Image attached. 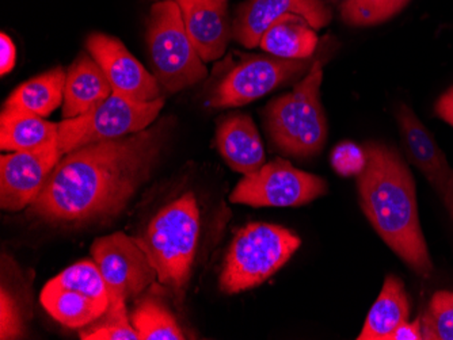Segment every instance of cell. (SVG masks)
Instances as JSON below:
<instances>
[{"mask_svg": "<svg viewBox=\"0 0 453 340\" xmlns=\"http://www.w3.org/2000/svg\"><path fill=\"white\" fill-rule=\"evenodd\" d=\"M86 48L105 72L114 94L144 103L162 98L157 79L137 62L119 38L93 33L86 40Z\"/></svg>", "mask_w": 453, "mask_h": 340, "instance_id": "13", "label": "cell"}, {"mask_svg": "<svg viewBox=\"0 0 453 340\" xmlns=\"http://www.w3.org/2000/svg\"><path fill=\"white\" fill-rule=\"evenodd\" d=\"M40 301L58 323L85 329L108 312L111 294L96 263L81 261L50 279Z\"/></svg>", "mask_w": 453, "mask_h": 340, "instance_id": "8", "label": "cell"}, {"mask_svg": "<svg viewBox=\"0 0 453 340\" xmlns=\"http://www.w3.org/2000/svg\"><path fill=\"white\" fill-rule=\"evenodd\" d=\"M154 2H159V0H154ZM219 2H226V0H219Z\"/></svg>", "mask_w": 453, "mask_h": 340, "instance_id": "31", "label": "cell"}, {"mask_svg": "<svg viewBox=\"0 0 453 340\" xmlns=\"http://www.w3.org/2000/svg\"><path fill=\"white\" fill-rule=\"evenodd\" d=\"M113 94L111 83L90 53H81L65 78L63 118H73L104 102Z\"/></svg>", "mask_w": 453, "mask_h": 340, "instance_id": "18", "label": "cell"}, {"mask_svg": "<svg viewBox=\"0 0 453 340\" xmlns=\"http://www.w3.org/2000/svg\"><path fill=\"white\" fill-rule=\"evenodd\" d=\"M58 124L44 117L4 109L0 116V148L18 152L41 148L58 141Z\"/></svg>", "mask_w": 453, "mask_h": 340, "instance_id": "21", "label": "cell"}, {"mask_svg": "<svg viewBox=\"0 0 453 340\" xmlns=\"http://www.w3.org/2000/svg\"><path fill=\"white\" fill-rule=\"evenodd\" d=\"M132 326L139 332L140 340L187 339L178 326L174 314L155 299H142L131 316Z\"/></svg>", "mask_w": 453, "mask_h": 340, "instance_id": "23", "label": "cell"}, {"mask_svg": "<svg viewBox=\"0 0 453 340\" xmlns=\"http://www.w3.org/2000/svg\"><path fill=\"white\" fill-rule=\"evenodd\" d=\"M183 25L203 63L215 62L226 53L234 38L226 2L177 0Z\"/></svg>", "mask_w": 453, "mask_h": 340, "instance_id": "16", "label": "cell"}, {"mask_svg": "<svg viewBox=\"0 0 453 340\" xmlns=\"http://www.w3.org/2000/svg\"><path fill=\"white\" fill-rule=\"evenodd\" d=\"M91 255L108 285L111 306L127 304L157 278L149 256L126 233L96 238L91 246Z\"/></svg>", "mask_w": 453, "mask_h": 340, "instance_id": "11", "label": "cell"}, {"mask_svg": "<svg viewBox=\"0 0 453 340\" xmlns=\"http://www.w3.org/2000/svg\"><path fill=\"white\" fill-rule=\"evenodd\" d=\"M285 14L300 15L315 30L332 21V11L322 0H247L233 22L234 40L246 48L258 47L262 35Z\"/></svg>", "mask_w": 453, "mask_h": 340, "instance_id": "15", "label": "cell"}, {"mask_svg": "<svg viewBox=\"0 0 453 340\" xmlns=\"http://www.w3.org/2000/svg\"><path fill=\"white\" fill-rule=\"evenodd\" d=\"M163 106V98L144 103L113 93L88 113L58 123V151L65 156L88 144L144 131L157 118Z\"/></svg>", "mask_w": 453, "mask_h": 340, "instance_id": "7", "label": "cell"}, {"mask_svg": "<svg viewBox=\"0 0 453 340\" xmlns=\"http://www.w3.org/2000/svg\"><path fill=\"white\" fill-rule=\"evenodd\" d=\"M409 317L410 301L403 281L398 276H388L357 339L388 340L391 334Z\"/></svg>", "mask_w": 453, "mask_h": 340, "instance_id": "19", "label": "cell"}, {"mask_svg": "<svg viewBox=\"0 0 453 340\" xmlns=\"http://www.w3.org/2000/svg\"><path fill=\"white\" fill-rule=\"evenodd\" d=\"M200 235V210L193 193L180 195L152 218L142 236L134 238L149 256L162 285L178 296L192 276Z\"/></svg>", "mask_w": 453, "mask_h": 340, "instance_id": "3", "label": "cell"}, {"mask_svg": "<svg viewBox=\"0 0 453 340\" xmlns=\"http://www.w3.org/2000/svg\"><path fill=\"white\" fill-rule=\"evenodd\" d=\"M105 323L99 324L98 329L81 332L83 340H140L127 314V304L109 306L105 314Z\"/></svg>", "mask_w": 453, "mask_h": 340, "instance_id": "26", "label": "cell"}, {"mask_svg": "<svg viewBox=\"0 0 453 340\" xmlns=\"http://www.w3.org/2000/svg\"><path fill=\"white\" fill-rule=\"evenodd\" d=\"M363 154L357 190L364 215L414 273L429 276L434 263L419 223L413 174L399 152L387 144L369 141Z\"/></svg>", "mask_w": 453, "mask_h": 340, "instance_id": "2", "label": "cell"}, {"mask_svg": "<svg viewBox=\"0 0 453 340\" xmlns=\"http://www.w3.org/2000/svg\"><path fill=\"white\" fill-rule=\"evenodd\" d=\"M322 62L312 63L291 93L272 101L265 110V126L277 148L305 159L322 151L327 140V118L320 101Z\"/></svg>", "mask_w": 453, "mask_h": 340, "instance_id": "4", "label": "cell"}, {"mask_svg": "<svg viewBox=\"0 0 453 340\" xmlns=\"http://www.w3.org/2000/svg\"><path fill=\"white\" fill-rule=\"evenodd\" d=\"M147 45L155 78L169 93L185 90L207 78V67L190 42L177 0L154 2Z\"/></svg>", "mask_w": 453, "mask_h": 340, "instance_id": "6", "label": "cell"}, {"mask_svg": "<svg viewBox=\"0 0 453 340\" xmlns=\"http://www.w3.org/2000/svg\"><path fill=\"white\" fill-rule=\"evenodd\" d=\"M302 245L299 236L281 225L251 223L234 236L219 286L226 294L250 291L273 276Z\"/></svg>", "mask_w": 453, "mask_h": 340, "instance_id": "5", "label": "cell"}, {"mask_svg": "<svg viewBox=\"0 0 453 340\" xmlns=\"http://www.w3.org/2000/svg\"><path fill=\"white\" fill-rule=\"evenodd\" d=\"M388 340H424L421 329V317L414 321H404L391 334Z\"/></svg>", "mask_w": 453, "mask_h": 340, "instance_id": "29", "label": "cell"}, {"mask_svg": "<svg viewBox=\"0 0 453 340\" xmlns=\"http://www.w3.org/2000/svg\"><path fill=\"white\" fill-rule=\"evenodd\" d=\"M67 73L61 67L30 79L12 91L4 109L48 117L65 99Z\"/></svg>", "mask_w": 453, "mask_h": 340, "instance_id": "22", "label": "cell"}, {"mask_svg": "<svg viewBox=\"0 0 453 340\" xmlns=\"http://www.w3.org/2000/svg\"><path fill=\"white\" fill-rule=\"evenodd\" d=\"M167 119L137 133L104 140L61 157L29 215L58 225L108 222L126 209L157 166Z\"/></svg>", "mask_w": 453, "mask_h": 340, "instance_id": "1", "label": "cell"}, {"mask_svg": "<svg viewBox=\"0 0 453 340\" xmlns=\"http://www.w3.org/2000/svg\"><path fill=\"white\" fill-rule=\"evenodd\" d=\"M410 0H345L341 7L343 21L352 26H372L398 14Z\"/></svg>", "mask_w": 453, "mask_h": 340, "instance_id": "24", "label": "cell"}, {"mask_svg": "<svg viewBox=\"0 0 453 340\" xmlns=\"http://www.w3.org/2000/svg\"><path fill=\"white\" fill-rule=\"evenodd\" d=\"M396 121L407 159L424 174L453 218V169L447 156L409 106H399Z\"/></svg>", "mask_w": 453, "mask_h": 340, "instance_id": "14", "label": "cell"}, {"mask_svg": "<svg viewBox=\"0 0 453 340\" xmlns=\"http://www.w3.org/2000/svg\"><path fill=\"white\" fill-rule=\"evenodd\" d=\"M63 154L58 141L0 157V207L9 212H19L37 200L45 182Z\"/></svg>", "mask_w": 453, "mask_h": 340, "instance_id": "12", "label": "cell"}, {"mask_svg": "<svg viewBox=\"0 0 453 340\" xmlns=\"http://www.w3.org/2000/svg\"><path fill=\"white\" fill-rule=\"evenodd\" d=\"M314 27L297 14H285L262 35L258 47L277 57L308 60L318 47Z\"/></svg>", "mask_w": 453, "mask_h": 340, "instance_id": "20", "label": "cell"}, {"mask_svg": "<svg viewBox=\"0 0 453 340\" xmlns=\"http://www.w3.org/2000/svg\"><path fill=\"white\" fill-rule=\"evenodd\" d=\"M436 113L445 123L453 126V87L440 96L436 103Z\"/></svg>", "mask_w": 453, "mask_h": 340, "instance_id": "30", "label": "cell"}, {"mask_svg": "<svg viewBox=\"0 0 453 340\" xmlns=\"http://www.w3.org/2000/svg\"><path fill=\"white\" fill-rule=\"evenodd\" d=\"M24 334V324L19 308L12 294L2 288L0 291V339H19Z\"/></svg>", "mask_w": 453, "mask_h": 340, "instance_id": "27", "label": "cell"}, {"mask_svg": "<svg viewBox=\"0 0 453 340\" xmlns=\"http://www.w3.org/2000/svg\"><path fill=\"white\" fill-rule=\"evenodd\" d=\"M0 45H2L0 73L4 76L6 73L12 72V68H14L15 60H17V49H15L12 38L6 33H2V35H0Z\"/></svg>", "mask_w": 453, "mask_h": 340, "instance_id": "28", "label": "cell"}, {"mask_svg": "<svg viewBox=\"0 0 453 340\" xmlns=\"http://www.w3.org/2000/svg\"><path fill=\"white\" fill-rule=\"evenodd\" d=\"M424 340H453V293L440 291L421 316Z\"/></svg>", "mask_w": 453, "mask_h": 340, "instance_id": "25", "label": "cell"}, {"mask_svg": "<svg viewBox=\"0 0 453 340\" xmlns=\"http://www.w3.org/2000/svg\"><path fill=\"white\" fill-rule=\"evenodd\" d=\"M216 146L226 163L239 174H253L266 163L258 129L247 114H231L220 119Z\"/></svg>", "mask_w": 453, "mask_h": 340, "instance_id": "17", "label": "cell"}, {"mask_svg": "<svg viewBox=\"0 0 453 340\" xmlns=\"http://www.w3.org/2000/svg\"><path fill=\"white\" fill-rule=\"evenodd\" d=\"M311 60H289L277 56L247 55L213 88L211 108H239L272 93L291 79L308 72Z\"/></svg>", "mask_w": 453, "mask_h": 340, "instance_id": "10", "label": "cell"}, {"mask_svg": "<svg viewBox=\"0 0 453 340\" xmlns=\"http://www.w3.org/2000/svg\"><path fill=\"white\" fill-rule=\"evenodd\" d=\"M326 193L325 179L277 157L258 171L244 175L231 193L230 201L253 208H295L310 204Z\"/></svg>", "mask_w": 453, "mask_h": 340, "instance_id": "9", "label": "cell"}]
</instances>
